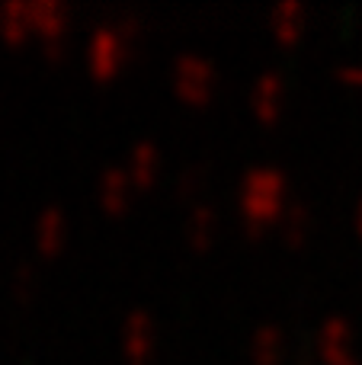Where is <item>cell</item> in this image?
Masks as SVG:
<instances>
[{"mask_svg": "<svg viewBox=\"0 0 362 365\" xmlns=\"http://www.w3.org/2000/svg\"><path fill=\"white\" fill-rule=\"evenodd\" d=\"M128 55H132V51H128V45L122 42L115 23L96 26L93 36H90V42H87V64H90L93 81H100V83L115 81Z\"/></svg>", "mask_w": 362, "mask_h": 365, "instance_id": "4", "label": "cell"}, {"mask_svg": "<svg viewBox=\"0 0 362 365\" xmlns=\"http://www.w3.org/2000/svg\"><path fill=\"white\" fill-rule=\"evenodd\" d=\"M157 327L145 308H132L122 321V365H154Z\"/></svg>", "mask_w": 362, "mask_h": 365, "instance_id": "5", "label": "cell"}, {"mask_svg": "<svg viewBox=\"0 0 362 365\" xmlns=\"http://www.w3.org/2000/svg\"><path fill=\"white\" fill-rule=\"evenodd\" d=\"M115 29H119L122 42L128 45V51H135V45L141 42V32H145V26H141V19L135 16V13H125V16H119Z\"/></svg>", "mask_w": 362, "mask_h": 365, "instance_id": "18", "label": "cell"}, {"mask_svg": "<svg viewBox=\"0 0 362 365\" xmlns=\"http://www.w3.org/2000/svg\"><path fill=\"white\" fill-rule=\"evenodd\" d=\"M295 365H321L318 362V353H314V349H299V356H295Z\"/></svg>", "mask_w": 362, "mask_h": 365, "instance_id": "20", "label": "cell"}, {"mask_svg": "<svg viewBox=\"0 0 362 365\" xmlns=\"http://www.w3.org/2000/svg\"><path fill=\"white\" fill-rule=\"evenodd\" d=\"M125 177L132 182L135 192H148V189L157 182L160 177V151L157 145L151 141H138L128 154V167H125Z\"/></svg>", "mask_w": 362, "mask_h": 365, "instance_id": "11", "label": "cell"}, {"mask_svg": "<svg viewBox=\"0 0 362 365\" xmlns=\"http://www.w3.org/2000/svg\"><path fill=\"white\" fill-rule=\"evenodd\" d=\"M286 359V334L276 324H263L250 336V362L254 365H282Z\"/></svg>", "mask_w": 362, "mask_h": 365, "instance_id": "15", "label": "cell"}, {"mask_svg": "<svg viewBox=\"0 0 362 365\" xmlns=\"http://www.w3.org/2000/svg\"><path fill=\"white\" fill-rule=\"evenodd\" d=\"M132 192L135 189H132V182H128L122 167H106V170L100 173V182H96V199H100V208L106 215L119 218V215L128 208V202H132Z\"/></svg>", "mask_w": 362, "mask_h": 365, "instance_id": "10", "label": "cell"}, {"mask_svg": "<svg viewBox=\"0 0 362 365\" xmlns=\"http://www.w3.org/2000/svg\"><path fill=\"white\" fill-rule=\"evenodd\" d=\"M237 205H241L244 231L250 237H263L273 225H279L282 212L289 205V180L276 167H254L244 173L241 192H237Z\"/></svg>", "mask_w": 362, "mask_h": 365, "instance_id": "1", "label": "cell"}, {"mask_svg": "<svg viewBox=\"0 0 362 365\" xmlns=\"http://www.w3.org/2000/svg\"><path fill=\"white\" fill-rule=\"evenodd\" d=\"M205 180H209V164H192V167H186L183 173H180V180H177V199L180 202H190V205H196V195L202 192V186H205Z\"/></svg>", "mask_w": 362, "mask_h": 365, "instance_id": "16", "label": "cell"}, {"mask_svg": "<svg viewBox=\"0 0 362 365\" xmlns=\"http://www.w3.org/2000/svg\"><path fill=\"white\" fill-rule=\"evenodd\" d=\"M308 234H311V208L299 199H289L286 212H282V218H279L282 244H286L289 250H301L305 240H308Z\"/></svg>", "mask_w": 362, "mask_h": 365, "instance_id": "14", "label": "cell"}, {"mask_svg": "<svg viewBox=\"0 0 362 365\" xmlns=\"http://www.w3.org/2000/svg\"><path fill=\"white\" fill-rule=\"evenodd\" d=\"M36 289H38V276H36V266L32 263H16L13 269V298L19 304H29L36 298Z\"/></svg>", "mask_w": 362, "mask_h": 365, "instance_id": "17", "label": "cell"}, {"mask_svg": "<svg viewBox=\"0 0 362 365\" xmlns=\"http://www.w3.org/2000/svg\"><path fill=\"white\" fill-rule=\"evenodd\" d=\"M282 106H286V81L279 71H263L250 87V113L260 125L273 128L282 115Z\"/></svg>", "mask_w": 362, "mask_h": 365, "instance_id": "6", "label": "cell"}, {"mask_svg": "<svg viewBox=\"0 0 362 365\" xmlns=\"http://www.w3.org/2000/svg\"><path fill=\"white\" fill-rule=\"evenodd\" d=\"M333 365H359V359H356V356H346V359H340V362H333Z\"/></svg>", "mask_w": 362, "mask_h": 365, "instance_id": "21", "label": "cell"}, {"mask_svg": "<svg viewBox=\"0 0 362 365\" xmlns=\"http://www.w3.org/2000/svg\"><path fill=\"white\" fill-rule=\"evenodd\" d=\"M32 36V23H29V4L26 0H6L0 4V38L13 48L26 45Z\"/></svg>", "mask_w": 362, "mask_h": 365, "instance_id": "13", "label": "cell"}, {"mask_svg": "<svg viewBox=\"0 0 362 365\" xmlns=\"http://www.w3.org/2000/svg\"><path fill=\"white\" fill-rule=\"evenodd\" d=\"M32 36L42 38V51L48 61H61L68 51V6L58 0H32L29 4Z\"/></svg>", "mask_w": 362, "mask_h": 365, "instance_id": "3", "label": "cell"}, {"mask_svg": "<svg viewBox=\"0 0 362 365\" xmlns=\"http://www.w3.org/2000/svg\"><path fill=\"white\" fill-rule=\"evenodd\" d=\"M32 240H36V250L42 253V257H58V253L64 250V240H68V215L58 205L42 208L36 218V234H32Z\"/></svg>", "mask_w": 362, "mask_h": 365, "instance_id": "8", "label": "cell"}, {"mask_svg": "<svg viewBox=\"0 0 362 365\" xmlns=\"http://www.w3.org/2000/svg\"><path fill=\"white\" fill-rule=\"evenodd\" d=\"M314 353H318V362L321 365H333L340 359L353 353V327L346 317H331L324 321L318 334V343H314Z\"/></svg>", "mask_w": 362, "mask_h": 365, "instance_id": "7", "label": "cell"}, {"mask_svg": "<svg viewBox=\"0 0 362 365\" xmlns=\"http://www.w3.org/2000/svg\"><path fill=\"white\" fill-rule=\"evenodd\" d=\"M269 32L282 48L299 45V38L305 36V6L299 0H282L269 10Z\"/></svg>", "mask_w": 362, "mask_h": 365, "instance_id": "9", "label": "cell"}, {"mask_svg": "<svg viewBox=\"0 0 362 365\" xmlns=\"http://www.w3.org/2000/svg\"><path fill=\"white\" fill-rule=\"evenodd\" d=\"M356 231L362 234V199H359V208H356Z\"/></svg>", "mask_w": 362, "mask_h": 365, "instance_id": "22", "label": "cell"}, {"mask_svg": "<svg viewBox=\"0 0 362 365\" xmlns=\"http://www.w3.org/2000/svg\"><path fill=\"white\" fill-rule=\"evenodd\" d=\"M218 237V212L209 202H196L190 205V215H186V244L196 253H209L215 247Z\"/></svg>", "mask_w": 362, "mask_h": 365, "instance_id": "12", "label": "cell"}, {"mask_svg": "<svg viewBox=\"0 0 362 365\" xmlns=\"http://www.w3.org/2000/svg\"><path fill=\"white\" fill-rule=\"evenodd\" d=\"M337 77L340 83H350V87L362 90V64H343V68H337Z\"/></svg>", "mask_w": 362, "mask_h": 365, "instance_id": "19", "label": "cell"}, {"mask_svg": "<svg viewBox=\"0 0 362 365\" xmlns=\"http://www.w3.org/2000/svg\"><path fill=\"white\" fill-rule=\"evenodd\" d=\"M170 77H173V93L186 106H209L218 93V68L205 55H196V51L177 55Z\"/></svg>", "mask_w": 362, "mask_h": 365, "instance_id": "2", "label": "cell"}]
</instances>
